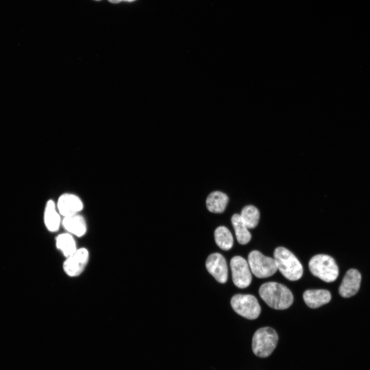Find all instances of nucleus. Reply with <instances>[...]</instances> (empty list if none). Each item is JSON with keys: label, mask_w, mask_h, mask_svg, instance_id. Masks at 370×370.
Masks as SVG:
<instances>
[{"label": "nucleus", "mask_w": 370, "mask_h": 370, "mask_svg": "<svg viewBox=\"0 0 370 370\" xmlns=\"http://www.w3.org/2000/svg\"><path fill=\"white\" fill-rule=\"evenodd\" d=\"M231 222L238 243L242 245L247 244L251 239V235L248 231V228L242 220L240 215L234 214L232 216Z\"/></svg>", "instance_id": "nucleus-16"}, {"label": "nucleus", "mask_w": 370, "mask_h": 370, "mask_svg": "<svg viewBox=\"0 0 370 370\" xmlns=\"http://www.w3.org/2000/svg\"><path fill=\"white\" fill-rule=\"evenodd\" d=\"M277 268L283 275L290 281H297L302 276L303 268L296 256L283 247L276 248L273 253Z\"/></svg>", "instance_id": "nucleus-2"}, {"label": "nucleus", "mask_w": 370, "mask_h": 370, "mask_svg": "<svg viewBox=\"0 0 370 370\" xmlns=\"http://www.w3.org/2000/svg\"><path fill=\"white\" fill-rule=\"evenodd\" d=\"M303 299L306 305L311 308H316L328 303L331 294L325 289H308L304 291Z\"/></svg>", "instance_id": "nucleus-12"}, {"label": "nucleus", "mask_w": 370, "mask_h": 370, "mask_svg": "<svg viewBox=\"0 0 370 370\" xmlns=\"http://www.w3.org/2000/svg\"><path fill=\"white\" fill-rule=\"evenodd\" d=\"M231 305L237 314L249 320L256 319L261 311L257 299L251 294H235L231 300Z\"/></svg>", "instance_id": "nucleus-6"}, {"label": "nucleus", "mask_w": 370, "mask_h": 370, "mask_svg": "<svg viewBox=\"0 0 370 370\" xmlns=\"http://www.w3.org/2000/svg\"><path fill=\"white\" fill-rule=\"evenodd\" d=\"M248 263L252 273L258 278L271 276L278 270L274 258L266 256L257 250L249 253Z\"/></svg>", "instance_id": "nucleus-5"}, {"label": "nucleus", "mask_w": 370, "mask_h": 370, "mask_svg": "<svg viewBox=\"0 0 370 370\" xmlns=\"http://www.w3.org/2000/svg\"><path fill=\"white\" fill-rule=\"evenodd\" d=\"M232 280L234 285L239 288H245L250 285L252 275L248 263L240 256H235L230 261Z\"/></svg>", "instance_id": "nucleus-7"}, {"label": "nucleus", "mask_w": 370, "mask_h": 370, "mask_svg": "<svg viewBox=\"0 0 370 370\" xmlns=\"http://www.w3.org/2000/svg\"><path fill=\"white\" fill-rule=\"evenodd\" d=\"M278 340V335L273 328L269 327L261 328L255 332L253 336V352L259 357H267L276 347Z\"/></svg>", "instance_id": "nucleus-4"}, {"label": "nucleus", "mask_w": 370, "mask_h": 370, "mask_svg": "<svg viewBox=\"0 0 370 370\" xmlns=\"http://www.w3.org/2000/svg\"><path fill=\"white\" fill-rule=\"evenodd\" d=\"M56 245L57 248L67 257L77 250L75 240L70 233H63L58 235L56 238Z\"/></svg>", "instance_id": "nucleus-18"}, {"label": "nucleus", "mask_w": 370, "mask_h": 370, "mask_svg": "<svg viewBox=\"0 0 370 370\" xmlns=\"http://www.w3.org/2000/svg\"><path fill=\"white\" fill-rule=\"evenodd\" d=\"M83 206L82 200L78 196L70 193L61 195L57 205L59 212L64 217L78 214Z\"/></svg>", "instance_id": "nucleus-10"}, {"label": "nucleus", "mask_w": 370, "mask_h": 370, "mask_svg": "<svg viewBox=\"0 0 370 370\" xmlns=\"http://www.w3.org/2000/svg\"><path fill=\"white\" fill-rule=\"evenodd\" d=\"M258 291L262 300L273 309H286L293 301L291 291L286 286L276 282H269L262 284Z\"/></svg>", "instance_id": "nucleus-1"}, {"label": "nucleus", "mask_w": 370, "mask_h": 370, "mask_svg": "<svg viewBox=\"0 0 370 370\" xmlns=\"http://www.w3.org/2000/svg\"><path fill=\"white\" fill-rule=\"evenodd\" d=\"M109 2L114 4L119 3L121 2V0H108Z\"/></svg>", "instance_id": "nucleus-20"}, {"label": "nucleus", "mask_w": 370, "mask_h": 370, "mask_svg": "<svg viewBox=\"0 0 370 370\" xmlns=\"http://www.w3.org/2000/svg\"><path fill=\"white\" fill-rule=\"evenodd\" d=\"M229 201L228 196L220 191L211 193L206 200L208 210L212 213H221L225 210Z\"/></svg>", "instance_id": "nucleus-15"}, {"label": "nucleus", "mask_w": 370, "mask_h": 370, "mask_svg": "<svg viewBox=\"0 0 370 370\" xmlns=\"http://www.w3.org/2000/svg\"><path fill=\"white\" fill-rule=\"evenodd\" d=\"M208 272L220 283H225L228 279V267L225 257L219 253L210 254L206 262Z\"/></svg>", "instance_id": "nucleus-9"}, {"label": "nucleus", "mask_w": 370, "mask_h": 370, "mask_svg": "<svg viewBox=\"0 0 370 370\" xmlns=\"http://www.w3.org/2000/svg\"><path fill=\"white\" fill-rule=\"evenodd\" d=\"M311 273L327 283L335 281L338 278L339 269L335 260L326 254L313 256L308 263Z\"/></svg>", "instance_id": "nucleus-3"}, {"label": "nucleus", "mask_w": 370, "mask_h": 370, "mask_svg": "<svg viewBox=\"0 0 370 370\" xmlns=\"http://www.w3.org/2000/svg\"><path fill=\"white\" fill-rule=\"evenodd\" d=\"M88 257L89 254L86 249L82 248L77 249L64 263V271L70 276L79 275L85 268Z\"/></svg>", "instance_id": "nucleus-8"}, {"label": "nucleus", "mask_w": 370, "mask_h": 370, "mask_svg": "<svg viewBox=\"0 0 370 370\" xmlns=\"http://www.w3.org/2000/svg\"><path fill=\"white\" fill-rule=\"evenodd\" d=\"M64 228L69 233L80 237L86 232V224L84 218L77 214L64 217L62 221Z\"/></svg>", "instance_id": "nucleus-13"}, {"label": "nucleus", "mask_w": 370, "mask_h": 370, "mask_svg": "<svg viewBox=\"0 0 370 370\" xmlns=\"http://www.w3.org/2000/svg\"><path fill=\"white\" fill-rule=\"evenodd\" d=\"M214 237L217 245L222 250L227 251L232 247L233 237L227 228L224 226L217 227L214 232Z\"/></svg>", "instance_id": "nucleus-17"}, {"label": "nucleus", "mask_w": 370, "mask_h": 370, "mask_svg": "<svg viewBox=\"0 0 370 370\" xmlns=\"http://www.w3.org/2000/svg\"><path fill=\"white\" fill-rule=\"evenodd\" d=\"M95 1H100V0H95Z\"/></svg>", "instance_id": "nucleus-22"}, {"label": "nucleus", "mask_w": 370, "mask_h": 370, "mask_svg": "<svg viewBox=\"0 0 370 370\" xmlns=\"http://www.w3.org/2000/svg\"><path fill=\"white\" fill-rule=\"evenodd\" d=\"M361 281V275L357 270H348L339 289L340 295L344 298H349L355 295L360 288Z\"/></svg>", "instance_id": "nucleus-11"}, {"label": "nucleus", "mask_w": 370, "mask_h": 370, "mask_svg": "<svg viewBox=\"0 0 370 370\" xmlns=\"http://www.w3.org/2000/svg\"><path fill=\"white\" fill-rule=\"evenodd\" d=\"M134 1H135V0H121V1H125V2H133Z\"/></svg>", "instance_id": "nucleus-21"}, {"label": "nucleus", "mask_w": 370, "mask_h": 370, "mask_svg": "<svg viewBox=\"0 0 370 370\" xmlns=\"http://www.w3.org/2000/svg\"><path fill=\"white\" fill-rule=\"evenodd\" d=\"M54 202L52 200H48L46 205L44 220L47 229L51 232L57 231L61 224L60 214L57 210Z\"/></svg>", "instance_id": "nucleus-14"}, {"label": "nucleus", "mask_w": 370, "mask_h": 370, "mask_svg": "<svg viewBox=\"0 0 370 370\" xmlns=\"http://www.w3.org/2000/svg\"><path fill=\"white\" fill-rule=\"evenodd\" d=\"M239 215L248 229H253L258 224L260 215L258 210L255 207L252 205L245 207Z\"/></svg>", "instance_id": "nucleus-19"}]
</instances>
